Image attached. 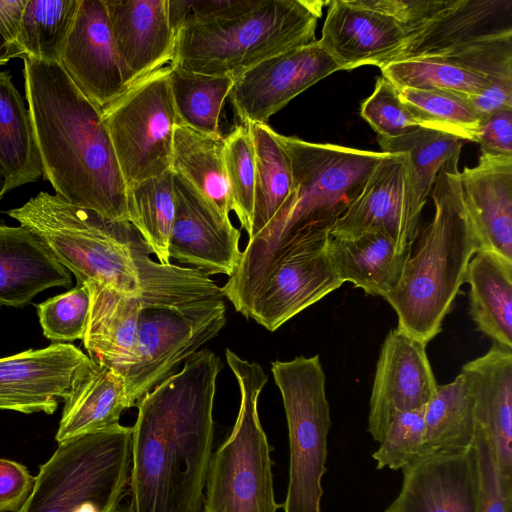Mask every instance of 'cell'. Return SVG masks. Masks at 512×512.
<instances>
[{
	"instance_id": "4dcf8cb0",
	"label": "cell",
	"mask_w": 512,
	"mask_h": 512,
	"mask_svg": "<svg viewBox=\"0 0 512 512\" xmlns=\"http://www.w3.org/2000/svg\"><path fill=\"white\" fill-rule=\"evenodd\" d=\"M0 167L8 179L9 190L43 176L29 110L11 75L1 70Z\"/></svg>"
},
{
	"instance_id": "f35d334b",
	"label": "cell",
	"mask_w": 512,
	"mask_h": 512,
	"mask_svg": "<svg viewBox=\"0 0 512 512\" xmlns=\"http://www.w3.org/2000/svg\"><path fill=\"white\" fill-rule=\"evenodd\" d=\"M399 96L419 126L477 142L480 117L468 99L437 90L398 88Z\"/></svg>"
},
{
	"instance_id": "44dd1931",
	"label": "cell",
	"mask_w": 512,
	"mask_h": 512,
	"mask_svg": "<svg viewBox=\"0 0 512 512\" xmlns=\"http://www.w3.org/2000/svg\"><path fill=\"white\" fill-rule=\"evenodd\" d=\"M318 40L339 70L382 66L404 45L407 34L392 17L368 8L360 0L329 1Z\"/></svg>"
},
{
	"instance_id": "681fc988",
	"label": "cell",
	"mask_w": 512,
	"mask_h": 512,
	"mask_svg": "<svg viewBox=\"0 0 512 512\" xmlns=\"http://www.w3.org/2000/svg\"><path fill=\"white\" fill-rule=\"evenodd\" d=\"M477 143L482 153L512 156V109H504L483 119Z\"/></svg>"
},
{
	"instance_id": "74e56055",
	"label": "cell",
	"mask_w": 512,
	"mask_h": 512,
	"mask_svg": "<svg viewBox=\"0 0 512 512\" xmlns=\"http://www.w3.org/2000/svg\"><path fill=\"white\" fill-rule=\"evenodd\" d=\"M379 68L398 88L437 90L465 99L481 94L490 84L482 76L435 57L392 61Z\"/></svg>"
},
{
	"instance_id": "5bb4252c",
	"label": "cell",
	"mask_w": 512,
	"mask_h": 512,
	"mask_svg": "<svg viewBox=\"0 0 512 512\" xmlns=\"http://www.w3.org/2000/svg\"><path fill=\"white\" fill-rule=\"evenodd\" d=\"M420 214L407 156L388 153L374 167L361 193L334 224L330 235L379 229L394 240L401 252H409L418 235Z\"/></svg>"
},
{
	"instance_id": "bcb514c9",
	"label": "cell",
	"mask_w": 512,
	"mask_h": 512,
	"mask_svg": "<svg viewBox=\"0 0 512 512\" xmlns=\"http://www.w3.org/2000/svg\"><path fill=\"white\" fill-rule=\"evenodd\" d=\"M454 0H360L368 8L396 20L408 36L418 31L453 4Z\"/></svg>"
},
{
	"instance_id": "5b68a950",
	"label": "cell",
	"mask_w": 512,
	"mask_h": 512,
	"mask_svg": "<svg viewBox=\"0 0 512 512\" xmlns=\"http://www.w3.org/2000/svg\"><path fill=\"white\" fill-rule=\"evenodd\" d=\"M6 213L36 234L77 284L97 282L141 300L152 252L130 222L107 220L43 191Z\"/></svg>"
},
{
	"instance_id": "277c9868",
	"label": "cell",
	"mask_w": 512,
	"mask_h": 512,
	"mask_svg": "<svg viewBox=\"0 0 512 512\" xmlns=\"http://www.w3.org/2000/svg\"><path fill=\"white\" fill-rule=\"evenodd\" d=\"M458 161H449L438 174L429 196L433 218L415 254L407 257L398 284L384 298L397 314L396 328L426 345L441 332L467 266L481 249L461 195Z\"/></svg>"
},
{
	"instance_id": "83f0119b",
	"label": "cell",
	"mask_w": 512,
	"mask_h": 512,
	"mask_svg": "<svg viewBox=\"0 0 512 512\" xmlns=\"http://www.w3.org/2000/svg\"><path fill=\"white\" fill-rule=\"evenodd\" d=\"M328 252L343 283L385 298L398 284L409 252L379 229L347 236L330 235Z\"/></svg>"
},
{
	"instance_id": "d590c367",
	"label": "cell",
	"mask_w": 512,
	"mask_h": 512,
	"mask_svg": "<svg viewBox=\"0 0 512 512\" xmlns=\"http://www.w3.org/2000/svg\"><path fill=\"white\" fill-rule=\"evenodd\" d=\"M130 222L141 234L157 261L169 264V239L175 216L174 173H165L127 187Z\"/></svg>"
},
{
	"instance_id": "e575fe53",
	"label": "cell",
	"mask_w": 512,
	"mask_h": 512,
	"mask_svg": "<svg viewBox=\"0 0 512 512\" xmlns=\"http://www.w3.org/2000/svg\"><path fill=\"white\" fill-rule=\"evenodd\" d=\"M169 66L170 89L178 123L203 134L222 136L220 115L234 78Z\"/></svg>"
},
{
	"instance_id": "4fadbf2b",
	"label": "cell",
	"mask_w": 512,
	"mask_h": 512,
	"mask_svg": "<svg viewBox=\"0 0 512 512\" xmlns=\"http://www.w3.org/2000/svg\"><path fill=\"white\" fill-rule=\"evenodd\" d=\"M336 71L337 63L316 40L243 72L228 97L242 124L267 123L293 98Z\"/></svg>"
},
{
	"instance_id": "ba28073f",
	"label": "cell",
	"mask_w": 512,
	"mask_h": 512,
	"mask_svg": "<svg viewBox=\"0 0 512 512\" xmlns=\"http://www.w3.org/2000/svg\"><path fill=\"white\" fill-rule=\"evenodd\" d=\"M240 391V406L230 435L212 453L203 512H277L271 446L258 414L267 375L256 362L225 351Z\"/></svg>"
},
{
	"instance_id": "f1b7e54d",
	"label": "cell",
	"mask_w": 512,
	"mask_h": 512,
	"mask_svg": "<svg viewBox=\"0 0 512 512\" xmlns=\"http://www.w3.org/2000/svg\"><path fill=\"white\" fill-rule=\"evenodd\" d=\"M464 282L470 287V314L477 328L495 344L512 349V260L479 250Z\"/></svg>"
},
{
	"instance_id": "836d02e7",
	"label": "cell",
	"mask_w": 512,
	"mask_h": 512,
	"mask_svg": "<svg viewBox=\"0 0 512 512\" xmlns=\"http://www.w3.org/2000/svg\"><path fill=\"white\" fill-rule=\"evenodd\" d=\"M382 152L405 154L417 208L422 212L442 167L459 158L460 140L450 134L414 127L394 138L377 137Z\"/></svg>"
},
{
	"instance_id": "3957f363",
	"label": "cell",
	"mask_w": 512,
	"mask_h": 512,
	"mask_svg": "<svg viewBox=\"0 0 512 512\" xmlns=\"http://www.w3.org/2000/svg\"><path fill=\"white\" fill-rule=\"evenodd\" d=\"M276 137L288 155L294 190L269 224L248 240L236 270L221 287L224 297L243 315L276 254L299 240L331 233L374 167L388 154L279 133Z\"/></svg>"
},
{
	"instance_id": "b9f144b4",
	"label": "cell",
	"mask_w": 512,
	"mask_h": 512,
	"mask_svg": "<svg viewBox=\"0 0 512 512\" xmlns=\"http://www.w3.org/2000/svg\"><path fill=\"white\" fill-rule=\"evenodd\" d=\"M424 407L400 413L391 421L372 454L377 469L403 470L429 453L425 445Z\"/></svg>"
},
{
	"instance_id": "1f68e13d",
	"label": "cell",
	"mask_w": 512,
	"mask_h": 512,
	"mask_svg": "<svg viewBox=\"0 0 512 512\" xmlns=\"http://www.w3.org/2000/svg\"><path fill=\"white\" fill-rule=\"evenodd\" d=\"M255 153V187L248 240L258 235L294 190L290 161L267 123L248 124Z\"/></svg>"
},
{
	"instance_id": "60d3db41",
	"label": "cell",
	"mask_w": 512,
	"mask_h": 512,
	"mask_svg": "<svg viewBox=\"0 0 512 512\" xmlns=\"http://www.w3.org/2000/svg\"><path fill=\"white\" fill-rule=\"evenodd\" d=\"M427 57L458 65L490 82L512 79V29L486 35Z\"/></svg>"
},
{
	"instance_id": "9c48e42d",
	"label": "cell",
	"mask_w": 512,
	"mask_h": 512,
	"mask_svg": "<svg viewBox=\"0 0 512 512\" xmlns=\"http://www.w3.org/2000/svg\"><path fill=\"white\" fill-rule=\"evenodd\" d=\"M272 375L285 410L289 438V481L284 512H321L331 427L325 373L318 355L274 361Z\"/></svg>"
},
{
	"instance_id": "8fae6325",
	"label": "cell",
	"mask_w": 512,
	"mask_h": 512,
	"mask_svg": "<svg viewBox=\"0 0 512 512\" xmlns=\"http://www.w3.org/2000/svg\"><path fill=\"white\" fill-rule=\"evenodd\" d=\"M225 323L223 300L182 307H142L139 359L124 375L130 408L216 337Z\"/></svg>"
},
{
	"instance_id": "ac0fdd59",
	"label": "cell",
	"mask_w": 512,
	"mask_h": 512,
	"mask_svg": "<svg viewBox=\"0 0 512 512\" xmlns=\"http://www.w3.org/2000/svg\"><path fill=\"white\" fill-rule=\"evenodd\" d=\"M89 358L76 346L61 342L0 358V409L54 413L76 371Z\"/></svg>"
},
{
	"instance_id": "ee69618b",
	"label": "cell",
	"mask_w": 512,
	"mask_h": 512,
	"mask_svg": "<svg viewBox=\"0 0 512 512\" xmlns=\"http://www.w3.org/2000/svg\"><path fill=\"white\" fill-rule=\"evenodd\" d=\"M360 114L381 138H394L420 127L397 87L383 76L378 77L373 92L362 102Z\"/></svg>"
},
{
	"instance_id": "f907efd6",
	"label": "cell",
	"mask_w": 512,
	"mask_h": 512,
	"mask_svg": "<svg viewBox=\"0 0 512 512\" xmlns=\"http://www.w3.org/2000/svg\"><path fill=\"white\" fill-rule=\"evenodd\" d=\"M468 103L481 121L504 109H512V79L491 81L479 95L468 99Z\"/></svg>"
},
{
	"instance_id": "4316f807",
	"label": "cell",
	"mask_w": 512,
	"mask_h": 512,
	"mask_svg": "<svg viewBox=\"0 0 512 512\" xmlns=\"http://www.w3.org/2000/svg\"><path fill=\"white\" fill-rule=\"evenodd\" d=\"M511 16V0H454L434 20L408 36L389 62L436 55L477 38L512 29Z\"/></svg>"
},
{
	"instance_id": "7a4b0ae2",
	"label": "cell",
	"mask_w": 512,
	"mask_h": 512,
	"mask_svg": "<svg viewBox=\"0 0 512 512\" xmlns=\"http://www.w3.org/2000/svg\"><path fill=\"white\" fill-rule=\"evenodd\" d=\"M24 85L44 179L68 203L128 221L127 186L103 111L59 61L23 57Z\"/></svg>"
},
{
	"instance_id": "484cf974",
	"label": "cell",
	"mask_w": 512,
	"mask_h": 512,
	"mask_svg": "<svg viewBox=\"0 0 512 512\" xmlns=\"http://www.w3.org/2000/svg\"><path fill=\"white\" fill-rule=\"evenodd\" d=\"M128 408L124 377L89 358L74 375L55 439L61 444L116 426Z\"/></svg>"
},
{
	"instance_id": "d6a6232c",
	"label": "cell",
	"mask_w": 512,
	"mask_h": 512,
	"mask_svg": "<svg viewBox=\"0 0 512 512\" xmlns=\"http://www.w3.org/2000/svg\"><path fill=\"white\" fill-rule=\"evenodd\" d=\"M428 452H454L474 445L476 426L473 399L460 372L450 383L438 385L424 407Z\"/></svg>"
},
{
	"instance_id": "db71d44e",
	"label": "cell",
	"mask_w": 512,
	"mask_h": 512,
	"mask_svg": "<svg viewBox=\"0 0 512 512\" xmlns=\"http://www.w3.org/2000/svg\"><path fill=\"white\" fill-rule=\"evenodd\" d=\"M8 191H10L9 190L8 179H7L5 173L3 172V170L0 167V200L3 198L5 193H7Z\"/></svg>"
},
{
	"instance_id": "ab89813d",
	"label": "cell",
	"mask_w": 512,
	"mask_h": 512,
	"mask_svg": "<svg viewBox=\"0 0 512 512\" xmlns=\"http://www.w3.org/2000/svg\"><path fill=\"white\" fill-rule=\"evenodd\" d=\"M224 166L231 210L250 232L255 187V153L248 125L241 124L224 137Z\"/></svg>"
},
{
	"instance_id": "f5cc1de1",
	"label": "cell",
	"mask_w": 512,
	"mask_h": 512,
	"mask_svg": "<svg viewBox=\"0 0 512 512\" xmlns=\"http://www.w3.org/2000/svg\"><path fill=\"white\" fill-rule=\"evenodd\" d=\"M19 56L17 50L11 47L0 35V66L7 64L11 58Z\"/></svg>"
},
{
	"instance_id": "8d00e7d4",
	"label": "cell",
	"mask_w": 512,
	"mask_h": 512,
	"mask_svg": "<svg viewBox=\"0 0 512 512\" xmlns=\"http://www.w3.org/2000/svg\"><path fill=\"white\" fill-rule=\"evenodd\" d=\"M79 0H27L16 50L22 57L60 61Z\"/></svg>"
},
{
	"instance_id": "ffe728a7",
	"label": "cell",
	"mask_w": 512,
	"mask_h": 512,
	"mask_svg": "<svg viewBox=\"0 0 512 512\" xmlns=\"http://www.w3.org/2000/svg\"><path fill=\"white\" fill-rule=\"evenodd\" d=\"M127 88L172 61L176 34L168 0H104Z\"/></svg>"
},
{
	"instance_id": "816d5d0a",
	"label": "cell",
	"mask_w": 512,
	"mask_h": 512,
	"mask_svg": "<svg viewBox=\"0 0 512 512\" xmlns=\"http://www.w3.org/2000/svg\"><path fill=\"white\" fill-rule=\"evenodd\" d=\"M26 2L27 0H0V35L14 49Z\"/></svg>"
},
{
	"instance_id": "d6986e66",
	"label": "cell",
	"mask_w": 512,
	"mask_h": 512,
	"mask_svg": "<svg viewBox=\"0 0 512 512\" xmlns=\"http://www.w3.org/2000/svg\"><path fill=\"white\" fill-rule=\"evenodd\" d=\"M59 62L79 90L102 111L128 89L104 0H79Z\"/></svg>"
},
{
	"instance_id": "f6af8a7d",
	"label": "cell",
	"mask_w": 512,
	"mask_h": 512,
	"mask_svg": "<svg viewBox=\"0 0 512 512\" xmlns=\"http://www.w3.org/2000/svg\"><path fill=\"white\" fill-rule=\"evenodd\" d=\"M258 0H168L170 24L176 32L190 24L209 23L236 17Z\"/></svg>"
},
{
	"instance_id": "9a60e30c",
	"label": "cell",
	"mask_w": 512,
	"mask_h": 512,
	"mask_svg": "<svg viewBox=\"0 0 512 512\" xmlns=\"http://www.w3.org/2000/svg\"><path fill=\"white\" fill-rule=\"evenodd\" d=\"M437 382L426 344L397 328L388 332L380 349L369 401L368 432L380 442L400 413L424 407Z\"/></svg>"
},
{
	"instance_id": "c3c4849f",
	"label": "cell",
	"mask_w": 512,
	"mask_h": 512,
	"mask_svg": "<svg viewBox=\"0 0 512 512\" xmlns=\"http://www.w3.org/2000/svg\"><path fill=\"white\" fill-rule=\"evenodd\" d=\"M35 483L27 468L15 461L0 459V512H19Z\"/></svg>"
},
{
	"instance_id": "e0dca14e",
	"label": "cell",
	"mask_w": 512,
	"mask_h": 512,
	"mask_svg": "<svg viewBox=\"0 0 512 512\" xmlns=\"http://www.w3.org/2000/svg\"><path fill=\"white\" fill-rule=\"evenodd\" d=\"M401 471L400 492L384 512H479L475 445L462 451L426 453Z\"/></svg>"
},
{
	"instance_id": "cb8c5ba5",
	"label": "cell",
	"mask_w": 512,
	"mask_h": 512,
	"mask_svg": "<svg viewBox=\"0 0 512 512\" xmlns=\"http://www.w3.org/2000/svg\"><path fill=\"white\" fill-rule=\"evenodd\" d=\"M90 310L83 344L89 357L123 377L139 359V317L142 304L97 282L83 283Z\"/></svg>"
},
{
	"instance_id": "f546056e",
	"label": "cell",
	"mask_w": 512,
	"mask_h": 512,
	"mask_svg": "<svg viewBox=\"0 0 512 512\" xmlns=\"http://www.w3.org/2000/svg\"><path fill=\"white\" fill-rule=\"evenodd\" d=\"M224 137L211 136L177 123L171 170L180 174L230 219V198L224 166Z\"/></svg>"
},
{
	"instance_id": "603a6c76",
	"label": "cell",
	"mask_w": 512,
	"mask_h": 512,
	"mask_svg": "<svg viewBox=\"0 0 512 512\" xmlns=\"http://www.w3.org/2000/svg\"><path fill=\"white\" fill-rule=\"evenodd\" d=\"M459 184L480 250L512 260V156L482 153L477 165L459 172Z\"/></svg>"
},
{
	"instance_id": "6da1fadb",
	"label": "cell",
	"mask_w": 512,
	"mask_h": 512,
	"mask_svg": "<svg viewBox=\"0 0 512 512\" xmlns=\"http://www.w3.org/2000/svg\"><path fill=\"white\" fill-rule=\"evenodd\" d=\"M221 369L201 349L137 403L125 512H203Z\"/></svg>"
},
{
	"instance_id": "7dc6e473",
	"label": "cell",
	"mask_w": 512,
	"mask_h": 512,
	"mask_svg": "<svg viewBox=\"0 0 512 512\" xmlns=\"http://www.w3.org/2000/svg\"><path fill=\"white\" fill-rule=\"evenodd\" d=\"M474 445L480 476L479 512H511L512 495L504 489L492 449L479 431H476Z\"/></svg>"
},
{
	"instance_id": "7bdbcfd3",
	"label": "cell",
	"mask_w": 512,
	"mask_h": 512,
	"mask_svg": "<svg viewBox=\"0 0 512 512\" xmlns=\"http://www.w3.org/2000/svg\"><path fill=\"white\" fill-rule=\"evenodd\" d=\"M89 310L90 294L85 284H77L71 290L37 305L43 334L56 343L83 340Z\"/></svg>"
},
{
	"instance_id": "7402d4cb",
	"label": "cell",
	"mask_w": 512,
	"mask_h": 512,
	"mask_svg": "<svg viewBox=\"0 0 512 512\" xmlns=\"http://www.w3.org/2000/svg\"><path fill=\"white\" fill-rule=\"evenodd\" d=\"M461 373L473 399L476 431L488 441L503 487L512 495V349L494 344Z\"/></svg>"
},
{
	"instance_id": "2e32d148",
	"label": "cell",
	"mask_w": 512,
	"mask_h": 512,
	"mask_svg": "<svg viewBox=\"0 0 512 512\" xmlns=\"http://www.w3.org/2000/svg\"><path fill=\"white\" fill-rule=\"evenodd\" d=\"M174 173L175 216L169 239V257L193 265L207 275L236 270L241 253L240 230L190 182Z\"/></svg>"
},
{
	"instance_id": "7c38bea8",
	"label": "cell",
	"mask_w": 512,
	"mask_h": 512,
	"mask_svg": "<svg viewBox=\"0 0 512 512\" xmlns=\"http://www.w3.org/2000/svg\"><path fill=\"white\" fill-rule=\"evenodd\" d=\"M330 233L282 249L265 269L245 317L273 332L342 284L328 252Z\"/></svg>"
},
{
	"instance_id": "8992f818",
	"label": "cell",
	"mask_w": 512,
	"mask_h": 512,
	"mask_svg": "<svg viewBox=\"0 0 512 512\" xmlns=\"http://www.w3.org/2000/svg\"><path fill=\"white\" fill-rule=\"evenodd\" d=\"M328 3L258 0L236 17L183 26L176 32L170 65L235 79L269 58L316 41L317 21Z\"/></svg>"
},
{
	"instance_id": "d4e9b609",
	"label": "cell",
	"mask_w": 512,
	"mask_h": 512,
	"mask_svg": "<svg viewBox=\"0 0 512 512\" xmlns=\"http://www.w3.org/2000/svg\"><path fill=\"white\" fill-rule=\"evenodd\" d=\"M71 283L69 271L36 234L0 221V305L22 307L47 288Z\"/></svg>"
},
{
	"instance_id": "52a82bcc",
	"label": "cell",
	"mask_w": 512,
	"mask_h": 512,
	"mask_svg": "<svg viewBox=\"0 0 512 512\" xmlns=\"http://www.w3.org/2000/svg\"><path fill=\"white\" fill-rule=\"evenodd\" d=\"M131 444L132 427L120 423L58 444L19 512H119L128 492Z\"/></svg>"
},
{
	"instance_id": "30bf717a",
	"label": "cell",
	"mask_w": 512,
	"mask_h": 512,
	"mask_svg": "<svg viewBox=\"0 0 512 512\" xmlns=\"http://www.w3.org/2000/svg\"><path fill=\"white\" fill-rule=\"evenodd\" d=\"M103 119L127 187L170 170L178 123L170 66L131 85L103 109Z\"/></svg>"
}]
</instances>
